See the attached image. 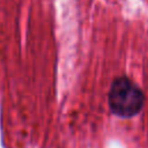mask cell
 <instances>
[{
  "instance_id": "cell-1",
  "label": "cell",
  "mask_w": 148,
  "mask_h": 148,
  "mask_svg": "<svg viewBox=\"0 0 148 148\" xmlns=\"http://www.w3.org/2000/svg\"><path fill=\"white\" fill-rule=\"evenodd\" d=\"M108 102L112 113L121 118H131L142 110L145 95L127 76H118L111 83Z\"/></svg>"
}]
</instances>
